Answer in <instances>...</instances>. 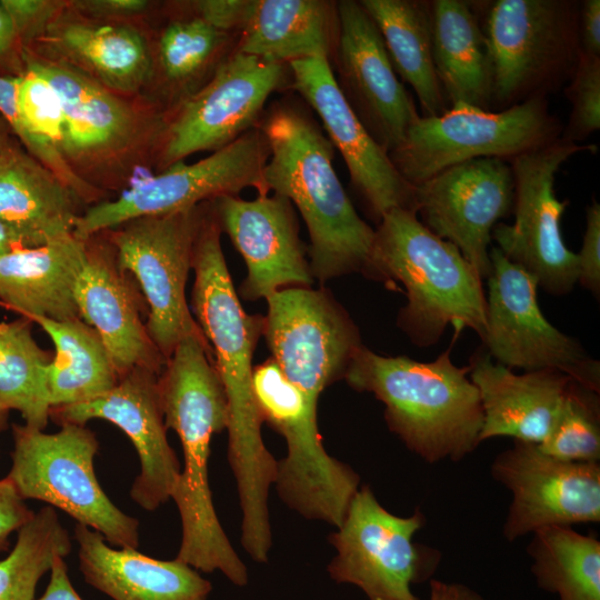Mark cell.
Returning <instances> with one entry per match:
<instances>
[{"mask_svg":"<svg viewBox=\"0 0 600 600\" xmlns=\"http://www.w3.org/2000/svg\"><path fill=\"white\" fill-rule=\"evenodd\" d=\"M359 2L376 23L396 73L413 89L422 117L449 110L433 62L431 1Z\"/></svg>","mask_w":600,"mask_h":600,"instance_id":"obj_32","label":"cell"},{"mask_svg":"<svg viewBox=\"0 0 600 600\" xmlns=\"http://www.w3.org/2000/svg\"><path fill=\"white\" fill-rule=\"evenodd\" d=\"M31 320L0 321V403L24 424L43 430L50 418L48 366L52 359L31 331Z\"/></svg>","mask_w":600,"mask_h":600,"instance_id":"obj_35","label":"cell"},{"mask_svg":"<svg viewBox=\"0 0 600 600\" xmlns=\"http://www.w3.org/2000/svg\"><path fill=\"white\" fill-rule=\"evenodd\" d=\"M578 257V282L591 291L600 293V204L592 200L586 211V230Z\"/></svg>","mask_w":600,"mask_h":600,"instance_id":"obj_43","label":"cell"},{"mask_svg":"<svg viewBox=\"0 0 600 600\" xmlns=\"http://www.w3.org/2000/svg\"><path fill=\"white\" fill-rule=\"evenodd\" d=\"M66 62L117 93L138 90L152 59L144 38L132 27L59 17L40 39ZM39 40V41H40Z\"/></svg>","mask_w":600,"mask_h":600,"instance_id":"obj_31","label":"cell"},{"mask_svg":"<svg viewBox=\"0 0 600 600\" xmlns=\"http://www.w3.org/2000/svg\"><path fill=\"white\" fill-rule=\"evenodd\" d=\"M338 14L337 82L366 130L389 153L420 114L361 3L339 1Z\"/></svg>","mask_w":600,"mask_h":600,"instance_id":"obj_20","label":"cell"},{"mask_svg":"<svg viewBox=\"0 0 600 600\" xmlns=\"http://www.w3.org/2000/svg\"><path fill=\"white\" fill-rule=\"evenodd\" d=\"M394 287L400 283L407 303L397 326L418 347L439 342L446 329H486L482 279L452 243L437 237L411 210L387 212L374 229L368 264L362 273Z\"/></svg>","mask_w":600,"mask_h":600,"instance_id":"obj_5","label":"cell"},{"mask_svg":"<svg viewBox=\"0 0 600 600\" xmlns=\"http://www.w3.org/2000/svg\"><path fill=\"white\" fill-rule=\"evenodd\" d=\"M160 373L134 368L104 394L77 404L51 408L50 418L59 424H82L92 419L110 421L133 443L141 469L131 499L153 511L167 502L180 474V462L167 439L158 378Z\"/></svg>","mask_w":600,"mask_h":600,"instance_id":"obj_22","label":"cell"},{"mask_svg":"<svg viewBox=\"0 0 600 600\" xmlns=\"http://www.w3.org/2000/svg\"><path fill=\"white\" fill-rule=\"evenodd\" d=\"M17 104L29 132L62 153L64 114L56 89L36 71L23 67L18 76Z\"/></svg>","mask_w":600,"mask_h":600,"instance_id":"obj_40","label":"cell"},{"mask_svg":"<svg viewBox=\"0 0 600 600\" xmlns=\"http://www.w3.org/2000/svg\"><path fill=\"white\" fill-rule=\"evenodd\" d=\"M54 433L12 424L13 449L7 477L26 499L47 502L119 548L139 547V521L118 509L94 472L99 442L82 424L64 422Z\"/></svg>","mask_w":600,"mask_h":600,"instance_id":"obj_8","label":"cell"},{"mask_svg":"<svg viewBox=\"0 0 600 600\" xmlns=\"http://www.w3.org/2000/svg\"><path fill=\"white\" fill-rule=\"evenodd\" d=\"M236 50L269 62L334 58L338 2L324 0H256Z\"/></svg>","mask_w":600,"mask_h":600,"instance_id":"obj_29","label":"cell"},{"mask_svg":"<svg viewBox=\"0 0 600 600\" xmlns=\"http://www.w3.org/2000/svg\"><path fill=\"white\" fill-rule=\"evenodd\" d=\"M19 248L8 228L0 221V256Z\"/></svg>","mask_w":600,"mask_h":600,"instance_id":"obj_51","label":"cell"},{"mask_svg":"<svg viewBox=\"0 0 600 600\" xmlns=\"http://www.w3.org/2000/svg\"><path fill=\"white\" fill-rule=\"evenodd\" d=\"M291 86L320 117L332 147L341 153L351 183L377 224L393 209L416 212L414 187L398 172L389 153L366 130L343 96L329 60L288 64Z\"/></svg>","mask_w":600,"mask_h":600,"instance_id":"obj_21","label":"cell"},{"mask_svg":"<svg viewBox=\"0 0 600 600\" xmlns=\"http://www.w3.org/2000/svg\"><path fill=\"white\" fill-rule=\"evenodd\" d=\"M210 201L131 219L111 230L118 267L133 277L148 306L147 331L167 360L188 336H203L186 298L196 240Z\"/></svg>","mask_w":600,"mask_h":600,"instance_id":"obj_10","label":"cell"},{"mask_svg":"<svg viewBox=\"0 0 600 600\" xmlns=\"http://www.w3.org/2000/svg\"><path fill=\"white\" fill-rule=\"evenodd\" d=\"M527 552L537 586L558 600H600V541L570 526L532 533Z\"/></svg>","mask_w":600,"mask_h":600,"instance_id":"obj_34","label":"cell"},{"mask_svg":"<svg viewBox=\"0 0 600 600\" xmlns=\"http://www.w3.org/2000/svg\"><path fill=\"white\" fill-rule=\"evenodd\" d=\"M563 124L547 98H534L501 111L467 104L419 118L389 158L416 187L442 170L479 158L510 159L561 137Z\"/></svg>","mask_w":600,"mask_h":600,"instance_id":"obj_9","label":"cell"},{"mask_svg":"<svg viewBox=\"0 0 600 600\" xmlns=\"http://www.w3.org/2000/svg\"><path fill=\"white\" fill-rule=\"evenodd\" d=\"M579 30L581 51L591 56H600L599 0H583L580 2Z\"/></svg>","mask_w":600,"mask_h":600,"instance_id":"obj_47","label":"cell"},{"mask_svg":"<svg viewBox=\"0 0 600 600\" xmlns=\"http://www.w3.org/2000/svg\"><path fill=\"white\" fill-rule=\"evenodd\" d=\"M86 258L87 240L74 234L0 256L1 303L29 320L80 318L74 287Z\"/></svg>","mask_w":600,"mask_h":600,"instance_id":"obj_28","label":"cell"},{"mask_svg":"<svg viewBox=\"0 0 600 600\" xmlns=\"http://www.w3.org/2000/svg\"><path fill=\"white\" fill-rule=\"evenodd\" d=\"M22 46L14 27L0 4V66L11 64L17 74L23 71Z\"/></svg>","mask_w":600,"mask_h":600,"instance_id":"obj_48","label":"cell"},{"mask_svg":"<svg viewBox=\"0 0 600 600\" xmlns=\"http://www.w3.org/2000/svg\"><path fill=\"white\" fill-rule=\"evenodd\" d=\"M429 600H486L473 588L460 582L431 579Z\"/></svg>","mask_w":600,"mask_h":600,"instance_id":"obj_50","label":"cell"},{"mask_svg":"<svg viewBox=\"0 0 600 600\" xmlns=\"http://www.w3.org/2000/svg\"><path fill=\"white\" fill-rule=\"evenodd\" d=\"M17 87L18 76L0 74V114L9 130L20 140L27 153L54 173L83 202L97 200L101 190L78 176L58 149L29 132L19 114Z\"/></svg>","mask_w":600,"mask_h":600,"instance_id":"obj_39","label":"cell"},{"mask_svg":"<svg viewBox=\"0 0 600 600\" xmlns=\"http://www.w3.org/2000/svg\"><path fill=\"white\" fill-rule=\"evenodd\" d=\"M9 410L0 403V433L7 429Z\"/></svg>","mask_w":600,"mask_h":600,"instance_id":"obj_53","label":"cell"},{"mask_svg":"<svg viewBox=\"0 0 600 600\" xmlns=\"http://www.w3.org/2000/svg\"><path fill=\"white\" fill-rule=\"evenodd\" d=\"M468 367L483 412L480 443L497 437L537 444L546 440L571 378L556 370L516 373L494 362L483 347L472 354Z\"/></svg>","mask_w":600,"mask_h":600,"instance_id":"obj_25","label":"cell"},{"mask_svg":"<svg viewBox=\"0 0 600 600\" xmlns=\"http://www.w3.org/2000/svg\"><path fill=\"white\" fill-rule=\"evenodd\" d=\"M80 570L87 583L113 600H207L210 581L178 560H158L133 548L113 549L98 531L77 523Z\"/></svg>","mask_w":600,"mask_h":600,"instance_id":"obj_26","label":"cell"},{"mask_svg":"<svg viewBox=\"0 0 600 600\" xmlns=\"http://www.w3.org/2000/svg\"><path fill=\"white\" fill-rule=\"evenodd\" d=\"M230 39V33L217 30L197 16L171 22L158 44L164 77L172 83L191 81L221 54Z\"/></svg>","mask_w":600,"mask_h":600,"instance_id":"obj_38","label":"cell"},{"mask_svg":"<svg viewBox=\"0 0 600 600\" xmlns=\"http://www.w3.org/2000/svg\"><path fill=\"white\" fill-rule=\"evenodd\" d=\"M269 146L258 127L191 164L177 163L117 199L100 201L78 218L73 234L87 240L131 219L182 211L247 188L268 194L264 167Z\"/></svg>","mask_w":600,"mask_h":600,"instance_id":"obj_14","label":"cell"},{"mask_svg":"<svg viewBox=\"0 0 600 600\" xmlns=\"http://www.w3.org/2000/svg\"><path fill=\"white\" fill-rule=\"evenodd\" d=\"M79 14L102 20L136 17L149 7L146 0H80L70 4Z\"/></svg>","mask_w":600,"mask_h":600,"instance_id":"obj_46","label":"cell"},{"mask_svg":"<svg viewBox=\"0 0 600 600\" xmlns=\"http://www.w3.org/2000/svg\"><path fill=\"white\" fill-rule=\"evenodd\" d=\"M167 429L178 434L183 469L171 492L182 527L177 559L203 572H222L233 584L248 583V570L217 517L208 461L213 434L227 429L228 403L208 341L183 338L158 378Z\"/></svg>","mask_w":600,"mask_h":600,"instance_id":"obj_2","label":"cell"},{"mask_svg":"<svg viewBox=\"0 0 600 600\" xmlns=\"http://www.w3.org/2000/svg\"><path fill=\"white\" fill-rule=\"evenodd\" d=\"M2 163H3V152H0V168L2 167Z\"/></svg>","mask_w":600,"mask_h":600,"instance_id":"obj_54","label":"cell"},{"mask_svg":"<svg viewBox=\"0 0 600 600\" xmlns=\"http://www.w3.org/2000/svg\"><path fill=\"white\" fill-rule=\"evenodd\" d=\"M597 148L594 143H576L560 137L509 160L514 221L498 222L491 239L509 261L554 296L569 293L578 282V257L567 248L561 232V219L569 201L557 198L556 174L572 156L594 153Z\"/></svg>","mask_w":600,"mask_h":600,"instance_id":"obj_13","label":"cell"},{"mask_svg":"<svg viewBox=\"0 0 600 600\" xmlns=\"http://www.w3.org/2000/svg\"><path fill=\"white\" fill-rule=\"evenodd\" d=\"M23 67L58 92L64 114L62 153L83 180L129 169L139 149L161 141L164 122L144 117L81 70L22 47ZM97 188V187H96Z\"/></svg>","mask_w":600,"mask_h":600,"instance_id":"obj_11","label":"cell"},{"mask_svg":"<svg viewBox=\"0 0 600 600\" xmlns=\"http://www.w3.org/2000/svg\"><path fill=\"white\" fill-rule=\"evenodd\" d=\"M22 47L41 39L62 13L61 2L48 0H0Z\"/></svg>","mask_w":600,"mask_h":600,"instance_id":"obj_42","label":"cell"},{"mask_svg":"<svg viewBox=\"0 0 600 600\" xmlns=\"http://www.w3.org/2000/svg\"><path fill=\"white\" fill-rule=\"evenodd\" d=\"M288 76V64L234 49L164 122L160 167L164 170L190 154L220 150L257 127L268 98L287 84Z\"/></svg>","mask_w":600,"mask_h":600,"instance_id":"obj_16","label":"cell"},{"mask_svg":"<svg viewBox=\"0 0 600 600\" xmlns=\"http://www.w3.org/2000/svg\"><path fill=\"white\" fill-rule=\"evenodd\" d=\"M50 337L54 354L48 366L51 408L93 400L119 381L98 332L82 319H31Z\"/></svg>","mask_w":600,"mask_h":600,"instance_id":"obj_33","label":"cell"},{"mask_svg":"<svg viewBox=\"0 0 600 600\" xmlns=\"http://www.w3.org/2000/svg\"><path fill=\"white\" fill-rule=\"evenodd\" d=\"M538 446L543 452L562 460L599 462V392L572 380L550 433Z\"/></svg>","mask_w":600,"mask_h":600,"instance_id":"obj_37","label":"cell"},{"mask_svg":"<svg viewBox=\"0 0 600 600\" xmlns=\"http://www.w3.org/2000/svg\"><path fill=\"white\" fill-rule=\"evenodd\" d=\"M564 94L571 103V112L561 138L582 143L600 129V56L581 52Z\"/></svg>","mask_w":600,"mask_h":600,"instance_id":"obj_41","label":"cell"},{"mask_svg":"<svg viewBox=\"0 0 600 600\" xmlns=\"http://www.w3.org/2000/svg\"><path fill=\"white\" fill-rule=\"evenodd\" d=\"M414 199L422 224L456 246L481 279H487L492 230L513 207L509 161L479 158L449 167L416 186Z\"/></svg>","mask_w":600,"mask_h":600,"instance_id":"obj_19","label":"cell"},{"mask_svg":"<svg viewBox=\"0 0 600 600\" xmlns=\"http://www.w3.org/2000/svg\"><path fill=\"white\" fill-rule=\"evenodd\" d=\"M13 142L10 140L9 128L7 123L0 118V152L8 150Z\"/></svg>","mask_w":600,"mask_h":600,"instance_id":"obj_52","label":"cell"},{"mask_svg":"<svg viewBox=\"0 0 600 600\" xmlns=\"http://www.w3.org/2000/svg\"><path fill=\"white\" fill-rule=\"evenodd\" d=\"M212 207L221 231L246 262L243 299H268L281 289L313 283L294 207L287 198L268 193L244 200L226 194L213 199Z\"/></svg>","mask_w":600,"mask_h":600,"instance_id":"obj_23","label":"cell"},{"mask_svg":"<svg viewBox=\"0 0 600 600\" xmlns=\"http://www.w3.org/2000/svg\"><path fill=\"white\" fill-rule=\"evenodd\" d=\"M80 197L33 157L12 144L0 168V221L19 248L73 234Z\"/></svg>","mask_w":600,"mask_h":600,"instance_id":"obj_27","label":"cell"},{"mask_svg":"<svg viewBox=\"0 0 600 600\" xmlns=\"http://www.w3.org/2000/svg\"><path fill=\"white\" fill-rule=\"evenodd\" d=\"M256 0H200L193 2L196 16L222 32L242 31Z\"/></svg>","mask_w":600,"mask_h":600,"instance_id":"obj_44","label":"cell"},{"mask_svg":"<svg viewBox=\"0 0 600 600\" xmlns=\"http://www.w3.org/2000/svg\"><path fill=\"white\" fill-rule=\"evenodd\" d=\"M432 52L450 104L491 111L493 77L487 39L472 2L431 0Z\"/></svg>","mask_w":600,"mask_h":600,"instance_id":"obj_30","label":"cell"},{"mask_svg":"<svg viewBox=\"0 0 600 600\" xmlns=\"http://www.w3.org/2000/svg\"><path fill=\"white\" fill-rule=\"evenodd\" d=\"M71 548L53 507L41 508L18 530L13 549L0 561V600H34L38 581Z\"/></svg>","mask_w":600,"mask_h":600,"instance_id":"obj_36","label":"cell"},{"mask_svg":"<svg viewBox=\"0 0 600 600\" xmlns=\"http://www.w3.org/2000/svg\"><path fill=\"white\" fill-rule=\"evenodd\" d=\"M252 386L262 421L286 440L274 484L280 499L307 519L338 528L359 489L360 478L322 446L318 402L284 376L271 358L253 368Z\"/></svg>","mask_w":600,"mask_h":600,"instance_id":"obj_7","label":"cell"},{"mask_svg":"<svg viewBox=\"0 0 600 600\" xmlns=\"http://www.w3.org/2000/svg\"><path fill=\"white\" fill-rule=\"evenodd\" d=\"M266 300L262 334L272 359L288 380L318 402L327 387L344 378L362 346L358 327L326 290L290 287Z\"/></svg>","mask_w":600,"mask_h":600,"instance_id":"obj_17","label":"cell"},{"mask_svg":"<svg viewBox=\"0 0 600 600\" xmlns=\"http://www.w3.org/2000/svg\"><path fill=\"white\" fill-rule=\"evenodd\" d=\"M38 600H82L71 584L63 557L53 560L49 583Z\"/></svg>","mask_w":600,"mask_h":600,"instance_id":"obj_49","label":"cell"},{"mask_svg":"<svg viewBox=\"0 0 600 600\" xmlns=\"http://www.w3.org/2000/svg\"><path fill=\"white\" fill-rule=\"evenodd\" d=\"M492 64L491 111L547 98L567 84L581 56L580 1L479 2Z\"/></svg>","mask_w":600,"mask_h":600,"instance_id":"obj_6","label":"cell"},{"mask_svg":"<svg viewBox=\"0 0 600 600\" xmlns=\"http://www.w3.org/2000/svg\"><path fill=\"white\" fill-rule=\"evenodd\" d=\"M210 202L198 233L192 270L191 310L208 340L228 403V460L242 511L241 544L254 560L272 544L268 498L278 461L261 437L262 418L252 386V357L263 317L248 314L234 290Z\"/></svg>","mask_w":600,"mask_h":600,"instance_id":"obj_1","label":"cell"},{"mask_svg":"<svg viewBox=\"0 0 600 600\" xmlns=\"http://www.w3.org/2000/svg\"><path fill=\"white\" fill-rule=\"evenodd\" d=\"M424 524L420 508L396 516L362 486L329 537L337 551L328 566L331 579L358 587L368 600H421L411 587L431 580L441 560L438 550L413 540Z\"/></svg>","mask_w":600,"mask_h":600,"instance_id":"obj_12","label":"cell"},{"mask_svg":"<svg viewBox=\"0 0 600 600\" xmlns=\"http://www.w3.org/2000/svg\"><path fill=\"white\" fill-rule=\"evenodd\" d=\"M490 260L481 338L490 358L512 370H556L600 392V362L547 320L538 304L537 279L497 247L490 248Z\"/></svg>","mask_w":600,"mask_h":600,"instance_id":"obj_15","label":"cell"},{"mask_svg":"<svg viewBox=\"0 0 600 600\" xmlns=\"http://www.w3.org/2000/svg\"><path fill=\"white\" fill-rule=\"evenodd\" d=\"M33 516L12 481L8 477L0 479V553L9 548V536Z\"/></svg>","mask_w":600,"mask_h":600,"instance_id":"obj_45","label":"cell"},{"mask_svg":"<svg viewBox=\"0 0 600 600\" xmlns=\"http://www.w3.org/2000/svg\"><path fill=\"white\" fill-rule=\"evenodd\" d=\"M490 472L512 496L502 528L509 542L547 527L600 522L599 462L562 460L514 440Z\"/></svg>","mask_w":600,"mask_h":600,"instance_id":"obj_18","label":"cell"},{"mask_svg":"<svg viewBox=\"0 0 600 600\" xmlns=\"http://www.w3.org/2000/svg\"><path fill=\"white\" fill-rule=\"evenodd\" d=\"M74 300L80 318L100 336L119 378L134 368L161 372L167 360L147 331V302L133 277L118 267L109 241L87 239Z\"/></svg>","mask_w":600,"mask_h":600,"instance_id":"obj_24","label":"cell"},{"mask_svg":"<svg viewBox=\"0 0 600 600\" xmlns=\"http://www.w3.org/2000/svg\"><path fill=\"white\" fill-rule=\"evenodd\" d=\"M257 127L269 146L268 190L296 207L310 237V268L323 282L363 273L374 237L357 213L332 164L333 148L317 122L297 106L278 103Z\"/></svg>","mask_w":600,"mask_h":600,"instance_id":"obj_3","label":"cell"},{"mask_svg":"<svg viewBox=\"0 0 600 600\" xmlns=\"http://www.w3.org/2000/svg\"><path fill=\"white\" fill-rule=\"evenodd\" d=\"M450 350L422 362L381 356L362 344L343 378L384 404L389 430L427 463L461 461L480 444V396L469 367L456 366Z\"/></svg>","mask_w":600,"mask_h":600,"instance_id":"obj_4","label":"cell"}]
</instances>
